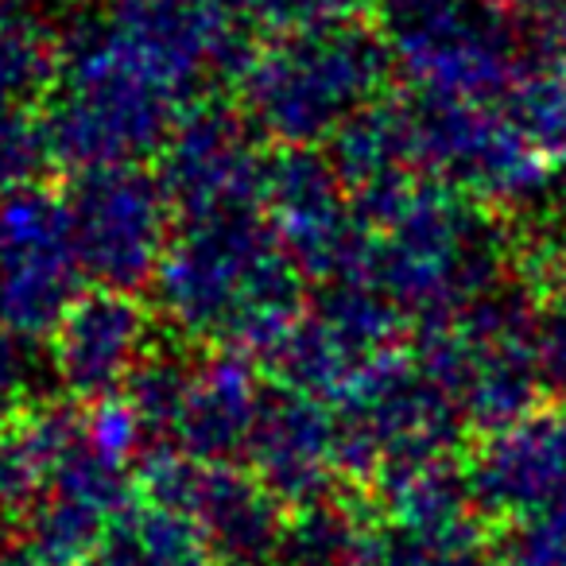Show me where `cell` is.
Listing matches in <instances>:
<instances>
[{"mask_svg":"<svg viewBox=\"0 0 566 566\" xmlns=\"http://www.w3.org/2000/svg\"><path fill=\"white\" fill-rule=\"evenodd\" d=\"M190 221L159 264L171 315L195 334L280 349L300 307V260L252 210Z\"/></svg>","mask_w":566,"mask_h":566,"instance_id":"obj_1","label":"cell"},{"mask_svg":"<svg viewBox=\"0 0 566 566\" xmlns=\"http://www.w3.org/2000/svg\"><path fill=\"white\" fill-rule=\"evenodd\" d=\"M182 86L117 28L113 48L86 51L63 97L43 120L55 156L82 171L125 167L171 133Z\"/></svg>","mask_w":566,"mask_h":566,"instance_id":"obj_2","label":"cell"},{"mask_svg":"<svg viewBox=\"0 0 566 566\" xmlns=\"http://www.w3.org/2000/svg\"><path fill=\"white\" fill-rule=\"evenodd\" d=\"M377 283L392 307H411L427 318H458L496 292L501 241L478 210L454 198L411 195L388 218V233L369 249Z\"/></svg>","mask_w":566,"mask_h":566,"instance_id":"obj_3","label":"cell"},{"mask_svg":"<svg viewBox=\"0 0 566 566\" xmlns=\"http://www.w3.org/2000/svg\"><path fill=\"white\" fill-rule=\"evenodd\" d=\"M385 74L377 43L349 28L303 32L256 63L249 78V113L264 133L307 144L346 128L365 109Z\"/></svg>","mask_w":566,"mask_h":566,"instance_id":"obj_4","label":"cell"},{"mask_svg":"<svg viewBox=\"0 0 566 566\" xmlns=\"http://www.w3.org/2000/svg\"><path fill=\"white\" fill-rule=\"evenodd\" d=\"M86 275L74 241V218L63 198L35 187L0 198V326L43 334L78 303Z\"/></svg>","mask_w":566,"mask_h":566,"instance_id":"obj_5","label":"cell"},{"mask_svg":"<svg viewBox=\"0 0 566 566\" xmlns=\"http://www.w3.org/2000/svg\"><path fill=\"white\" fill-rule=\"evenodd\" d=\"M74 241L86 275L105 287L133 292L167 256V202L159 179H148L136 167H97L82 171V182L71 198Z\"/></svg>","mask_w":566,"mask_h":566,"instance_id":"obj_6","label":"cell"},{"mask_svg":"<svg viewBox=\"0 0 566 566\" xmlns=\"http://www.w3.org/2000/svg\"><path fill=\"white\" fill-rule=\"evenodd\" d=\"M272 229L292 249L300 268H318L323 275L354 280L361 268V244H357V210L346 202L338 175L318 164L311 151L268 164L264 195ZM365 272V268H361Z\"/></svg>","mask_w":566,"mask_h":566,"instance_id":"obj_7","label":"cell"},{"mask_svg":"<svg viewBox=\"0 0 566 566\" xmlns=\"http://www.w3.org/2000/svg\"><path fill=\"white\" fill-rule=\"evenodd\" d=\"M264 175L268 167L260 164L252 136L233 117L202 109L167 140L159 187L182 213L213 218L252 210L264 195Z\"/></svg>","mask_w":566,"mask_h":566,"instance_id":"obj_8","label":"cell"},{"mask_svg":"<svg viewBox=\"0 0 566 566\" xmlns=\"http://www.w3.org/2000/svg\"><path fill=\"white\" fill-rule=\"evenodd\" d=\"M148 361V326L136 300L117 287L78 295L55 326V365L78 396H109L128 388Z\"/></svg>","mask_w":566,"mask_h":566,"instance_id":"obj_9","label":"cell"},{"mask_svg":"<svg viewBox=\"0 0 566 566\" xmlns=\"http://www.w3.org/2000/svg\"><path fill=\"white\" fill-rule=\"evenodd\" d=\"M465 481L481 512H504L516 520L566 501L563 416H527L504 431H493V442L481 450Z\"/></svg>","mask_w":566,"mask_h":566,"instance_id":"obj_10","label":"cell"},{"mask_svg":"<svg viewBox=\"0 0 566 566\" xmlns=\"http://www.w3.org/2000/svg\"><path fill=\"white\" fill-rule=\"evenodd\" d=\"M249 454L260 485L287 501H315L323 481L342 462L338 419H326L315 396L303 388L260 396Z\"/></svg>","mask_w":566,"mask_h":566,"instance_id":"obj_11","label":"cell"},{"mask_svg":"<svg viewBox=\"0 0 566 566\" xmlns=\"http://www.w3.org/2000/svg\"><path fill=\"white\" fill-rule=\"evenodd\" d=\"M260 388L237 357L190 373L175 434L195 462L221 465L237 447H249L260 411Z\"/></svg>","mask_w":566,"mask_h":566,"instance_id":"obj_12","label":"cell"},{"mask_svg":"<svg viewBox=\"0 0 566 566\" xmlns=\"http://www.w3.org/2000/svg\"><path fill=\"white\" fill-rule=\"evenodd\" d=\"M210 535L187 509L167 501L125 504L97 539L86 566H218Z\"/></svg>","mask_w":566,"mask_h":566,"instance_id":"obj_13","label":"cell"},{"mask_svg":"<svg viewBox=\"0 0 566 566\" xmlns=\"http://www.w3.org/2000/svg\"><path fill=\"white\" fill-rule=\"evenodd\" d=\"M51 136L43 120L24 117L20 109L0 113V198L32 187L35 171L51 156Z\"/></svg>","mask_w":566,"mask_h":566,"instance_id":"obj_14","label":"cell"},{"mask_svg":"<svg viewBox=\"0 0 566 566\" xmlns=\"http://www.w3.org/2000/svg\"><path fill=\"white\" fill-rule=\"evenodd\" d=\"M501 566H566V501L520 516L509 547L496 555Z\"/></svg>","mask_w":566,"mask_h":566,"instance_id":"obj_15","label":"cell"},{"mask_svg":"<svg viewBox=\"0 0 566 566\" xmlns=\"http://www.w3.org/2000/svg\"><path fill=\"white\" fill-rule=\"evenodd\" d=\"M43 51L28 35L0 32V113L24 109L43 82Z\"/></svg>","mask_w":566,"mask_h":566,"instance_id":"obj_16","label":"cell"},{"mask_svg":"<svg viewBox=\"0 0 566 566\" xmlns=\"http://www.w3.org/2000/svg\"><path fill=\"white\" fill-rule=\"evenodd\" d=\"M535 349L547 385L566 388V287L535 307Z\"/></svg>","mask_w":566,"mask_h":566,"instance_id":"obj_17","label":"cell"},{"mask_svg":"<svg viewBox=\"0 0 566 566\" xmlns=\"http://www.w3.org/2000/svg\"><path fill=\"white\" fill-rule=\"evenodd\" d=\"M0 566H48L32 547H9L0 551Z\"/></svg>","mask_w":566,"mask_h":566,"instance_id":"obj_18","label":"cell"},{"mask_svg":"<svg viewBox=\"0 0 566 566\" xmlns=\"http://www.w3.org/2000/svg\"><path fill=\"white\" fill-rule=\"evenodd\" d=\"M558 416H563V423H566V403H563V411H558Z\"/></svg>","mask_w":566,"mask_h":566,"instance_id":"obj_19","label":"cell"}]
</instances>
